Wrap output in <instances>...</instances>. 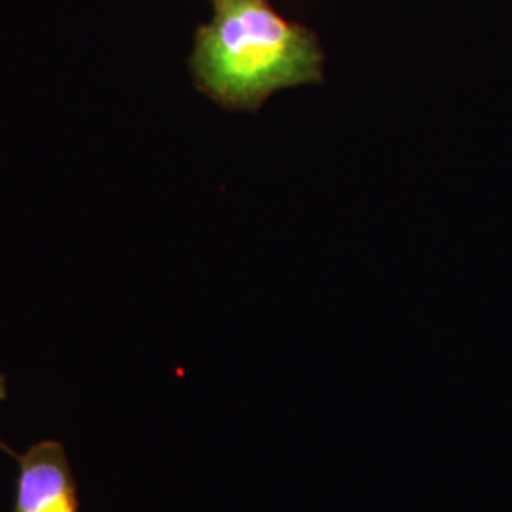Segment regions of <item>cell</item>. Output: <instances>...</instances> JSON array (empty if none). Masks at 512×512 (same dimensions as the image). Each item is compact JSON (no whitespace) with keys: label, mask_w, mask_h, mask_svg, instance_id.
Wrapping results in <instances>:
<instances>
[{"label":"cell","mask_w":512,"mask_h":512,"mask_svg":"<svg viewBox=\"0 0 512 512\" xmlns=\"http://www.w3.org/2000/svg\"><path fill=\"white\" fill-rule=\"evenodd\" d=\"M192 71L224 109L251 112L272 93L325 80L315 35L281 18L268 0H215L213 21L196 37Z\"/></svg>","instance_id":"6da1fadb"},{"label":"cell","mask_w":512,"mask_h":512,"mask_svg":"<svg viewBox=\"0 0 512 512\" xmlns=\"http://www.w3.org/2000/svg\"><path fill=\"white\" fill-rule=\"evenodd\" d=\"M12 512H78L73 469L61 442L42 440L21 456Z\"/></svg>","instance_id":"7a4b0ae2"},{"label":"cell","mask_w":512,"mask_h":512,"mask_svg":"<svg viewBox=\"0 0 512 512\" xmlns=\"http://www.w3.org/2000/svg\"><path fill=\"white\" fill-rule=\"evenodd\" d=\"M8 395V387H6V378L0 374V401H4Z\"/></svg>","instance_id":"3957f363"}]
</instances>
